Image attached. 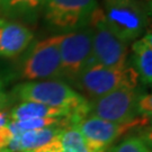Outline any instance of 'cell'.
<instances>
[{
	"mask_svg": "<svg viewBox=\"0 0 152 152\" xmlns=\"http://www.w3.org/2000/svg\"><path fill=\"white\" fill-rule=\"evenodd\" d=\"M14 95L22 102H34L69 110L72 115L71 125L88 116L89 102L68 83L58 79L26 81L15 87Z\"/></svg>",
	"mask_w": 152,
	"mask_h": 152,
	"instance_id": "1",
	"label": "cell"
},
{
	"mask_svg": "<svg viewBox=\"0 0 152 152\" xmlns=\"http://www.w3.org/2000/svg\"><path fill=\"white\" fill-rule=\"evenodd\" d=\"M75 83L88 97L96 99L117 89H135L139 76L132 65L108 68L95 62L80 72Z\"/></svg>",
	"mask_w": 152,
	"mask_h": 152,
	"instance_id": "2",
	"label": "cell"
},
{
	"mask_svg": "<svg viewBox=\"0 0 152 152\" xmlns=\"http://www.w3.org/2000/svg\"><path fill=\"white\" fill-rule=\"evenodd\" d=\"M87 26L91 35L92 55L98 64L108 68H123L127 65V43L121 39L110 28L99 6L92 11Z\"/></svg>",
	"mask_w": 152,
	"mask_h": 152,
	"instance_id": "3",
	"label": "cell"
},
{
	"mask_svg": "<svg viewBox=\"0 0 152 152\" xmlns=\"http://www.w3.org/2000/svg\"><path fill=\"white\" fill-rule=\"evenodd\" d=\"M102 10L110 28L125 43L137 39L147 29L148 12L141 0H103Z\"/></svg>",
	"mask_w": 152,
	"mask_h": 152,
	"instance_id": "4",
	"label": "cell"
},
{
	"mask_svg": "<svg viewBox=\"0 0 152 152\" xmlns=\"http://www.w3.org/2000/svg\"><path fill=\"white\" fill-rule=\"evenodd\" d=\"M60 37L55 35L33 45L23 60L20 77L28 81L52 80L62 77L60 58Z\"/></svg>",
	"mask_w": 152,
	"mask_h": 152,
	"instance_id": "5",
	"label": "cell"
},
{
	"mask_svg": "<svg viewBox=\"0 0 152 152\" xmlns=\"http://www.w3.org/2000/svg\"><path fill=\"white\" fill-rule=\"evenodd\" d=\"M59 49L62 77L73 82L86 66L96 62L92 55L91 35L87 25L61 35Z\"/></svg>",
	"mask_w": 152,
	"mask_h": 152,
	"instance_id": "6",
	"label": "cell"
},
{
	"mask_svg": "<svg viewBox=\"0 0 152 152\" xmlns=\"http://www.w3.org/2000/svg\"><path fill=\"white\" fill-rule=\"evenodd\" d=\"M139 96L135 89H117L89 102L88 115L114 123H130L139 118ZM147 120V118H145Z\"/></svg>",
	"mask_w": 152,
	"mask_h": 152,
	"instance_id": "7",
	"label": "cell"
},
{
	"mask_svg": "<svg viewBox=\"0 0 152 152\" xmlns=\"http://www.w3.org/2000/svg\"><path fill=\"white\" fill-rule=\"evenodd\" d=\"M145 118H139L130 123H114L88 115L77 124L91 152H107L117 139L131 130L148 124Z\"/></svg>",
	"mask_w": 152,
	"mask_h": 152,
	"instance_id": "8",
	"label": "cell"
},
{
	"mask_svg": "<svg viewBox=\"0 0 152 152\" xmlns=\"http://www.w3.org/2000/svg\"><path fill=\"white\" fill-rule=\"evenodd\" d=\"M98 0H45L44 17L50 25L58 29H75L87 25Z\"/></svg>",
	"mask_w": 152,
	"mask_h": 152,
	"instance_id": "9",
	"label": "cell"
},
{
	"mask_svg": "<svg viewBox=\"0 0 152 152\" xmlns=\"http://www.w3.org/2000/svg\"><path fill=\"white\" fill-rule=\"evenodd\" d=\"M33 38V32L23 24L0 18V56L12 59L20 55Z\"/></svg>",
	"mask_w": 152,
	"mask_h": 152,
	"instance_id": "10",
	"label": "cell"
},
{
	"mask_svg": "<svg viewBox=\"0 0 152 152\" xmlns=\"http://www.w3.org/2000/svg\"><path fill=\"white\" fill-rule=\"evenodd\" d=\"M64 127L53 126L39 130L25 131L14 134L8 147L2 152H26L36 150L58 139Z\"/></svg>",
	"mask_w": 152,
	"mask_h": 152,
	"instance_id": "11",
	"label": "cell"
},
{
	"mask_svg": "<svg viewBox=\"0 0 152 152\" xmlns=\"http://www.w3.org/2000/svg\"><path fill=\"white\" fill-rule=\"evenodd\" d=\"M133 68L144 85L152 83V34L149 31L132 45Z\"/></svg>",
	"mask_w": 152,
	"mask_h": 152,
	"instance_id": "12",
	"label": "cell"
},
{
	"mask_svg": "<svg viewBox=\"0 0 152 152\" xmlns=\"http://www.w3.org/2000/svg\"><path fill=\"white\" fill-rule=\"evenodd\" d=\"M71 113L66 109L55 108L43 104L34 102H22L14 107L9 114L10 121H25L33 118H45V117H60L69 118L71 123Z\"/></svg>",
	"mask_w": 152,
	"mask_h": 152,
	"instance_id": "13",
	"label": "cell"
},
{
	"mask_svg": "<svg viewBox=\"0 0 152 152\" xmlns=\"http://www.w3.org/2000/svg\"><path fill=\"white\" fill-rule=\"evenodd\" d=\"M62 152H91L76 125H68L61 132Z\"/></svg>",
	"mask_w": 152,
	"mask_h": 152,
	"instance_id": "14",
	"label": "cell"
},
{
	"mask_svg": "<svg viewBox=\"0 0 152 152\" xmlns=\"http://www.w3.org/2000/svg\"><path fill=\"white\" fill-rule=\"evenodd\" d=\"M45 0H1L0 5L4 10L14 15L31 14L43 7Z\"/></svg>",
	"mask_w": 152,
	"mask_h": 152,
	"instance_id": "15",
	"label": "cell"
},
{
	"mask_svg": "<svg viewBox=\"0 0 152 152\" xmlns=\"http://www.w3.org/2000/svg\"><path fill=\"white\" fill-rule=\"evenodd\" d=\"M107 152H151L150 144L142 136H130L108 149Z\"/></svg>",
	"mask_w": 152,
	"mask_h": 152,
	"instance_id": "16",
	"label": "cell"
},
{
	"mask_svg": "<svg viewBox=\"0 0 152 152\" xmlns=\"http://www.w3.org/2000/svg\"><path fill=\"white\" fill-rule=\"evenodd\" d=\"M137 108H139V115H140L141 117L147 118V120H150V118H151L152 99H151V95H150V94H140Z\"/></svg>",
	"mask_w": 152,
	"mask_h": 152,
	"instance_id": "17",
	"label": "cell"
},
{
	"mask_svg": "<svg viewBox=\"0 0 152 152\" xmlns=\"http://www.w3.org/2000/svg\"><path fill=\"white\" fill-rule=\"evenodd\" d=\"M12 136H14V134L11 133L8 125H6L4 127H0V152H2L8 147Z\"/></svg>",
	"mask_w": 152,
	"mask_h": 152,
	"instance_id": "18",
	"label": "cell"
},
{
	"mask_svg": "<svg viewBox=\"0 0 152 152\" xmlns=\"http://www.w3.org/2000/svg\"><path fill=\"white\" fill-rule=\"evenodd\" d=\"M60 136L58 139L53 140L52 142H50L49 144L44 145V147L38 148V149L33 150V151H26V152H62V145H61Z\"/></svg>",
	"mask_w": 152,
	"mask_h": 152,
	"instance_id": "19",
	"label": "cell"
},
{
	"mask_svg": "<svg viewBox=\"0 0 152 152\" xmlns=\"http://www.w3.org/2000/svg\"><path fill=\"white\" fill-rule=\"evenodd\" d=\"M9 114L4 110V108L0 107V127H4L9 123Z\"/></svg>",
	"mask_w": 152,
	"mask_h": 152,
	"instance_id": "20",
	"label": "cell"
},
{
	"mask_svg": "<svg viewBox=\"0 0 152 152\" xmlns=\"http://www.w3.org/2000/svg\"><path fill=\"white\" fill-rule=\"evenodd\" d=\"M5 100H6V95H5V91H4V82L0 79V105H2V104L5 103Z\"/></svg>",
	"mask_w": 152,
	"mask_h": 152,
	"instance_id": "21",
	"label": "cell"
},
{
	"mask_svg": "<svg viewBox=\"0 0 152 152\" xmlns=\"http://www.w3.org/2000/svg\"><path fill=\"white\" fill-rule=\"evenodd\" d=\"M0 2H1V0H0Z\"/></svg>",
	"mask_w": 152,
	"mask_h": 152,
	"instance_id": "22",
	"label": "cell"
}]
</instances>
